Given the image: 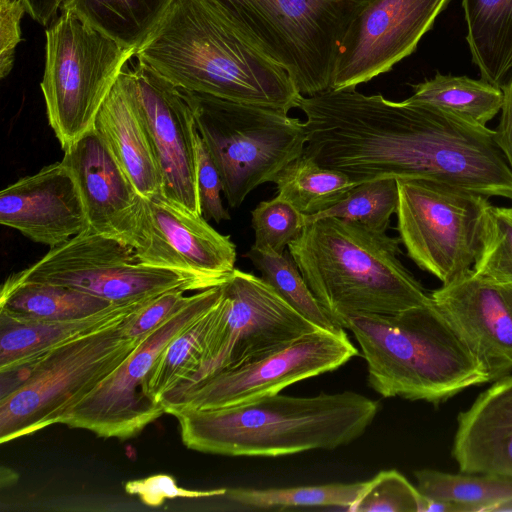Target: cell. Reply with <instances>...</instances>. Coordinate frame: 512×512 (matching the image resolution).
I'll list each match as a JSON object with an SVG mask.
<instances>
[{
    "label": "cell",
    "mask_w": 512,
    "mask_h": 512,
    "mask_svg": "<svg viewBox=\"0 0 512 512\" xmlns=\"http://www.w3.org/2000/svg\"><path fill=\"white\" fill-rule=\"evenodd\" d=\"M61 161L76 177L88 228L133 247L142 197L99 133L91 129L64 151Z\"/></svg>",
    "instance_id": "20"
},
{
    "label": "cell",
    "mask_w": 512,
    "mask_h": 512,
    "mask_svg": "<svg viewBox=\"0 0 512 512\" xmlns=\"http://www.w3.org/2000/svg\"><path fill=\"white\" fill-rule=\"evenodd\" d=\"M359 355L344 329H318L238 367L223 370L160 398L165 413L229 407L277 394L284 388L334 371Z\"/></svg>",
    "instance_id": "13"
},
{
    "label": "cell",
    "mask_w": 512,
    "mask_h": 512,
    "mask_svg": "<svg viewBox=\"0 0 512 512\" xmlns=\"http://www.w3.org/2000/svg\"><path fill=\"white\" fill-rule=\"evenodd\" d=\"M184 290L167 291L132 315L126 325L128 336L143 339L180 311L190 300Z\"/></svg>",
    "instance_id": "38"
},
{
    "label": "cell",
    "mask_w": 512,
    "mask_h": 512,
    "mask_svg": "<svg viewBox=\"0 0 512 512\" xmlns=\"http://www.w3.org/2000/svg\"><path fill=\"white\" fill-rule=\"evenodd\" d=\"M421 495L399 471L382 470L366 481L365 488L349 507L355 512H420Z\"/></svg>",
    "instance_id": "36"
},
{
    "label": "cell",
    "mask_w": 512,
    "mask_h": 512,
    "mask_svg": "<svg viewBox=\"0 0 512 512\" xmlns=\"http://www.w3.org/2000/svg\"><path fill=\"white\" fill-rule=\"evenodd\" d=\"M112 304L115 303L66 286L16 281L10 277L4 281L0 292V311L31 320L82 318Z\"/></svg>",
    "instance_id": "26"
},
{
    "label": "cell",
    "mask_w": 512,
    "mask_h": 512,
    "mask_svg": "<svg viewBox=\"0 0 512 512\" xmlns=\"http://www.w3.org/2000/svg\"><path fill=\"white\" fill-rule=\"evenodd\" d=\"M41 90L63 151L94 128L96 116L136 51L66 10L46 29Z\"/></svg>",
    "instance_id": "9"
},
{
    "label": "cell",
    "mask_w": 512,
    "mask_h": 512,
    "mask_svg": "<svg viewBox=\"0 0 512 512\" xmlns=\"http://www.w3.org/2000/svg\"><path fill=\"white\" fill-rule=\"evenodd\" d=\"M222 287V298L206 336L200 366L186 382L171 390L258 359L322 329L252 273L235 268Z\"/></svg>",
    "instance_id": "11"
},
{
    "label": "cell",
    "mask_w": 512,
    "mask_h": 512,
    "mask_svg": "<svg viewBox=\"0 0 512 512\" xmlns=\"http://www.w3.org/2000/svg\"><path fill=\"white\" fill-rule=\"evenodd\" d=\"M29 16L42 26L56 19L64 0H23Z\"/></svg>",
    "instance_id": "42"
},
{
    "label": "cell",
    "mask_w": 512,
    "mask_h": 512,
    "mask_svg": "<svg viewBox=\"0 0 512 512\" xmlns=\"http://www.w3.org/2000/svg\"><path fill=\"white\" fill-rule=\"evenodd\" d=\"M133 248L142 263L180 272L204 289L222 285L235 270L230 236L163 194L142 197Z\"/></svg>",
    "instance_id": "16"
},
{
    "label": "cell",
    "mask_w": 512,
    "mask_h": 512,
    "mask_svg": "<svg viewBox=\"0 0 512 512\" xmlns=\"http://www.w3.org/2000/svg\"><path fill=\"white\" fill-rule=\"evenodd\" d=\"M427 499L458 504L463 512L512 511V477L492 473L450 474L432 469L414 472Z\"/></svg>",
    "instance_id": "27"
},
{
    "label": "cell",
    "mask_w": 512,
    "mask_h": 512,
    "mask_svg": "<svg viewBox=\"0 0 512 512\" xmlns=\"http://www.w3.org/2000/svg\"><path fill=\"white\" fill-rule=\"evenodd\" d=\"M0 222L50 248L89 227L76 177L62 161L2 189Z\"/></svg>",
    "instance_id": "19"
},
{
    "label": "cell",
    "mask_w": 512,
    "mask_h": 512,
    "mask_svg": "<svg viewBox=\"0 0 512 512\" xmlns=\"http://www.w3.org/2000/svg\"><path fill=\"white\" fill-rule=\"evenodd\" d=\"M206 1L312 96L331 89L340 47L374 0Z\"/></svg>",
    "instance_id": "7"
},
{
    "label": "cell",
    "mask_w": 512,
    "mask_h": 512,
    "mask_svg": "<svg viewBox=\"0 0 512 512\" xmlns=\"http://www.w3.org/2000/svg\"><path fill=\"white\" fill-rule=\"evenodd\" d=\"M182 90L230 207H239L259 185L274 182L288 163L304 154V121L287 111Z\"/></svg>",
    "instance_id": "8"
},
{
    "label": "cell",
    "mask_w": 512,
    "mask_h": 512,
    "mask_svg": "<svg viewBox=\"0 0 512 512\" xmlns=\"http://www.w3.org/2000/svg\"><path fill=\"white\" fill-rule=\"evenodd\" d=\"M244 256L260 271L261 278L307 320L322 329H342L319 304L288 251L277 255L251 246Z\"/></svg>",
    "instance_id": "32"
},
{
    "label": "cell",
    "mask_w": 512,
    "mask_h": 512,
    "mask_svg": "<svg viewBox=\"0 0 512 512\" xmlns=\"http://www.w3.org/2000/svg\"><path fill=\"white\" fill-rule=\"evenodd\" d=\"M94 129L141 197L162 194L149 135L120 76L96 116Z\"/></svg>",
    "instance_id": "22"
},
{
    "label": "cell",
    "mask_w": 512,
    "mask_h": 512,
    "mask_svg": "<svg viewBox=\"0 0 512 512\" xmlns=\"http://www.w3.org/2000/svg\"><path fill=\"white\" fill-rule=\"evenodd\" d=\"M135 56L191 92L287 112L302 96L285 69L206 0H174Z\"/></svg>",
    "instance_id": "2"
},
{
    "label": "cell",
    "mask_w": 512,
    "mask_h": 512,
    "mask_svg": "<svg viewBox=\"0 0 512 512\" xmlns=\"http://www.w3.org/2000/svg\"><path fill=\"white\" fill-rule=\"evenodd\" d=\"M452 456L463 473L512 477V374L460 412Z\"/></svg>",
    "instance_id": "21"
},
{
    "label": "cell",
    "mask_w": 512,
    "mask_h": 512,
    "mask_svg": "<svg viewBox=\"0 0 512 512\" xmlns=\"http://www.w3.org/2000/svg\"><path fill=\"white\" fill-rule=\"evenodd\" d=\"M174 0H64L66 10L121 46L137 51Z\"/></svg>",
    "instance_id": "25"
},
{
    "label": "cell",
    "mask_w": 512,
    "mask_h": 512,
    "mask_svg": "<svg viewBox=\"0 0 512 512\" xmlns=\"http://www.w3.org/2000/svg\"><path fill=\"white\" fill-rule=\"evenodd\" d=\"M120 79L149 135L162 178V194L201 214L196 181V135L192 107L182 89L138 62Z\"/></svg>",
    "instance_id": "15"
},
{
    "label": "cell",
    "mask_w": 512,
    "mask_h": 512,
    "mask_svg": "<svg viewBox=\"0 0 512 512\" xmlns=\"http://www.w3.org/2000/svg\"><path fill=\"white\" fill-rule=\"evenodd\" d=\"M450 0H374L350 27L331 89L356 88L413 53Z\"/></svg>",
    "instance_id": "17"
},
{
    "label": "cell",
    "mask_w": 512,
    "mask_h": 512,
    "mask_svg": "<svg viewBox=\"0 0 512 512\" xmlns=\"http://www.w3.org/2000/svg\"><path fill=\"white\" fill-rule=\"evenodd\" d=\"M466 40L481 79L501 87L512 71V0H462Z\"/></svg>",
    "instance_id": "24"
},
{
    "label": "cell",
    "mask_w": 512,
    "mask_h": 512,
    "mask_svg": "<svg viewBox=\"0 0 512 512\" xmlns=\"http://www.w3.org/2000/svg\"><path fill=\"white\" fill-rule=\"evenodd\" d=\"M500 88L503 93V103L499 124L494 134L512 170V71Z\"/></svg>",
    "instance_id": "41"
},
{
    "label": "cell",
    "mask_w": 512,
    "mask_h": 512,
    "mask_svg": "<svg viewBox=\"0 0 512 512\" xmlns=\"http://www.w3.org/2000/svg\"><path fill=\"white\" fill-rule=\"evenodd\" d=\"M218 304L176 336L162 351L146 384L145 394L150 401L161 403L159 398L165 392L186 382L197 371Z\"/></svg>",
    "instance_id": "30"
},
{
    "label": "cell",
    "mask_w": 512,
    "mask_h": 512,
    "mask_svg": "<svg viewBox=\"0 0 512 512\" xmlns=\"http://www.w3.org/2000/svg\"><path fill=\"white\" fill-rule=\"evenodd\" d=\"M125 491L137 495L148 506H159L165 499L176 497L200 498L224 496L227 489L188 490L177 486L175 480L168 475H155L148 478L129 481L125 484Z\"/></svg>",
    "instance_id": "39"
},
{
    "label": "cell",
    "mask_w": 512,
    "mask_h": 512,
    "mask_svg": "<svg viewBox=\"0 0 512 512\" xmlns=\"http://www.w3.org/2000/svg\"><path fill=\"white\" fill-rule=\"evenodd\" d=\"M196 181L202 216L217 223L229 220L220 195L223 192L221 177L199 132L196 135Z\"/></svg>",
    "instance_id": "37"
},
{
    "label": "cell",
    "mask_w": 512,
    "mask_h": 512,
    "mask_svg": "<svg viewBox=\"0 0 512 512\" xmlns=\"http://www.w3.org/2000/svg\"><path fill=\"white\" fill-rule=\"evenodd\" d=\"M9 277L66 286L112 303L152 299L175 289L204 290L180 272L142 263L132 246L90 228Z\"/></svg>",
    "instance_id": "12"
},
{
    "label": "cell",
    "mask_w": 512,
    "mask_h": 512,
    "mask_svg": "<svg viewBox=\"0 0 512 512\" xmlns=\"http://www.w3.org/2000/svg\"><path fill=\"white\" fill-rule=\"evenodd\" d=\"M400 239L334 217L305 224L288 244L308 287L333 323L361 314H396L432 302L402 264Z\"/></svg>",
    "instance_id": "4"
},
{
    "label": "cell",
    "mask_w": 512,
    "mask_h": 512,
    "mask_svg": "<svg viewBox=\"0 0 512 512\" xmlns=\"http://www.w3.org/2000/svg\"><path fill=\"white\" fill-rule=\"evenodd\" d=\"M472 270L492 282L512 288V207L489 205L481 247Z\"/></svg>",
    "instance_id": "34"
},
{
    "label": "cell",
    "mask_w": 512,
    "mask_h": 512,
    "mask_svg": "<svg viewBox=\"0 0 512 512\" xmlns=\"http://www.w3.org/2000/svg\"><path fill=\"white\" fill-rule=\"evenodd\" d=\"M412 87L407 101L445 110L483 127L501 111L503 103L501 88L467 76L437 73Z\"/></svg>",
    "instance_id": "28"
},
{
    "label": "cell",
    "mask_w": 512,
    "mask_h": 512,
    "mask_svg": "<svg viewBox=\"0 0 512 512\" xmlns=\"http://www.w3.org/2000/svg\"><path fill=\"white\" fill-rule=\"evenodd\" d=\"M399 202L397 179L368 180L355 185L331 208L305 216V224L320 218L334 217L360 223L372 230L387 232Z\"/></svg>",
    "instance_id": "33"
},
{
    "label": "cell",
    "mask_w": 512,
    "mask_h": 512,
    "mask_svg": "<svg viewBox=\"0 0 512 512\" xmlns=\"http://www.w3.org/2000/svg\"><path fill=\"white\" fill-rule=\"evenodd\" d=\"M26 11L23 0H0V77L12 70L21 37V19Z\"/></svg>",
    "instance_id": "40"
},
{
    "label": "cell",
    "mask_w": 512,
    "mask_h": 512,
    "mask_svg": "<svg viewBox=\"0 0 512 512\" xmlns=\"http://www.w3.org/2000/svg\"><path fill=\"white\" fill-rule=\"evenodd\" d=\"M397 183V231L408 257L442 284L471 270L481 247L488 197L425 179Z\"/></svg>",
    "instance_id": "10"
},
{
    "label": "cell",
    "mask_w": 512,
    "mask_h": 512,
    "mask_svg": "<svg viewBox=\"0 0 512 512\" xmlns=\"http://www.w3.org/2000/svg\"><path fill=\"white\" fill-rule=\"evenodd\" d=\"M274 183L277 195L304 216L331 208L357 185L344 173L322 167L305 153L288 163Z\"/></svg>",
    "instance_id": "29"
},
{
    "label": "cell",
    "mask_w": 512,
    "mask_h": 512,
    "mask_svg": "<svg viewBox=\"0 0 512 512\" xmlns=\"http://www.w3.org/2000/svg\"><path fill=\"white\" fill-rule=\"evenodd\" d=\"M305 154L359 184L425 179L512 200V170L494 130L421 103L355 88L301 96Z\"/></svg>",
    "instance_id": "1"
},
{
    "label": "cell",
    "mask_w": 512,
    "mask_h": 512,
    "mask_svg": "<svg viewBox=\"0 0 512 512\" xmlns=\"http://www.w3.org/2000/svg\"><path fill=\"white\" fill-rule=\"evenodd\" d=\"M155 298L115 303L89 316L69 320H31L0 311V373L17 370L73 338L122 322Z\"/></svg>",
    "instance_id": "23"
},
{
    "label": "cell",
    "mask_w": 512,
    "mask_h": 512,
    "mask_svg": "<svg viewBox=\"0 0 512 512\" xmlns=\"http://www.w3.org/2000/svg\"><path fill=\"white\" fill-rule=\"evenodd\" d=\"M379 402L354 391L297 397L280 393L239 405L172 411L183 444L227 456L278 457L333 450L363 435Z\"/></svg>",
    "instance_id": "3"
},
{
    "label": "cell",
    "mask_w": 512,
    "mask_h": 512,
    "mask_svg": "<svg viewBox=\"0 0 512 512\" xmlns=\"http://www.w3.org/2000/svg\"><path fill=\"white\" fill-rule=\"evenodd\" d=\"M222 285L192 294L180 311L147 334L116 371L77 403L61 424L99 437L127 439L162 416V404L153 403L145 394L149 374L167 345L219 303Z\"/></svg>",
    "instance_id": "14"
},
{
    "label": "cell",
    "mask_w": 512,
    "mask_h": 512,
    "mask_svg": "<svg viewBox=\"0 0 512 512\" xmlns=\"http://www.w3.org/2000/svg\"><path fill=\"white\" fill-rule=\"evenodd\" d=\"M430 294L481 363L489 382L512 373V288L471 269Z\"/></svg>",
    "instance_id": "18"
},
{
    "label": "cell",
    "mask_w": 512,
    "mask_h": 512,
    "mask_svg": "<svg viewBox=\"0 0 512 512\" xmlns=\"http://www.w3.org/2000/svg\"><path fill=\"white\" fill-rule=\"evenodd\" d=\"M365 485L366 481L268 489L232 488L224 496L244 507L257 509L338 507L348 510Z\"/></svg>",
    "instance_id": "31"
},
{
    "label": "cell",
    "mask_w": 512,
    "mask_h": 512,
    "mask_svg": "<svg viewBox=\"0 0 512 512\" xmlns=\"http://www.w3.org/2000/svg\"><path fill=\"white\" fill-rule=\"evenodd\" d=\"M367 381L384 398L438 404L489 382L477 358L433 302L396 314L352 316Z\"/></svg>",
    "instance_id": "5"
},
{
    "label": "cell",
    "mask_w": 512,
    "mask_h": 512,
    "mask_svg": "<svg viewBox=\"0 0 512 512\" xmlns=\"http://www.w3.org/2000/svg\"><path fill=\"white\" fill-rule=\"evenodd\" d=\"M132 315L60 344L17 370L0 373L1 378H15L14 384L1 391L0 442L61 424L66 414L116 371L142 340L126 333Z\"/></svg>",
    "instance_id": "6"
},
{
    "label": "cell",
    "mask_w": 512,
    "mask_h": 512,
    "mask_svg": "<svg viewBox=\"0 0 512 512\" xmlns=\"http://www.w3.org/2000/svg\"><path fill=\"white\" fill-rule=\"evenodd\" d=\"M251 225L255 234L253 247L282 255L288 244L302 232L305 216L277 195L261 201L251 211Z\"/></svg>",
    "instance_id": "35"
}]
</instances>
